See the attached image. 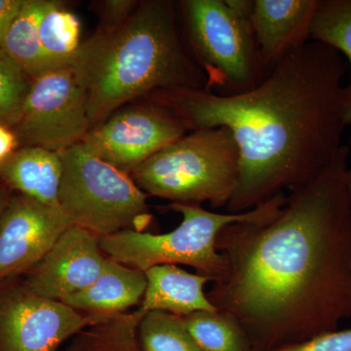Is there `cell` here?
<instances>
[{
  "label": "cell",
  "mask_w": 351,
  "mask_h": 351,
  "mask_svg": "<svg viewBox=\"0 0 351 351\" xmlns=\"http://www.w3.org/2000/svg\"><path fill=\"white\" fill-rule=\"evenodd\" d=\"M32 82L0 49V124L12 125L19 115Z\"/></svg>",
  "instance_id": "603a6c76"
},
{
  "label": "cell",
  "mask_w": 351,
  "mask_h": 351,
  "mask_svg": "<svg viewBox=\"0 0 351 351\" xmlns=\"http://www.w3.org/2000/svg\"><path fill=\"white\" fill-rule=\"evenodd\" d=\"M63 175L58 202L71 225L94 235L108 237L151 225L149 195L131 176L101 160L78 143L61 152Z\"/></svg>",
  "instance_id": "52a82bcc"
},
{
  "label": "cell",
  "mask_w": 351,
  "mask_h": 351,
  "mask_svg": "<svg viewBox=\"0 0 351 351\" xmlns=\"http://www.w3.org/2000/svg\"><path fill=\"white\" fill-rule=\"evenodd\" d=\"M80 22L57 1H49L39 23L44 52L58 68H71L80 45Z\"/></svg>",
  "instance_id": "ffe728a7"
},
{
  "label": "cell",
  "mask_w": 351,
  "mask_h": 351,
  "mask_svg": "<svg viewBox=\"0 0 351 351\" xmlns=\"http://www.w3.org/2000/svg\"><path fill=\"white\" fill-rule=\"evenodd\" d=\"M319 0H252L250 23L267 73L289 53L311 40Z\"/></svg>",
  "instance_id": "4fadbf2b"
},
{
  "label": "cell",
  "mask_w": 351,
  "mask_h": 351,
  "mask_svg": "<svg viewBox=\"0 0 351 351\" xmlns=\"http://www.w3.org/2000/svg\"><path fill=\"white\" fill-rule=\"evenodd\" d=\"M348 156L343 145L277 213L219 233L217 250L228 270L207 298L239 321L255 351L337 331L351 318Z\"/></svg>",
  "instance_id": "6da1fadb"
},
{
  "label": "cell",
  "mask_w": 351,
  "mask_h": 351,
  "mask_svg": "<svg viewBox=\"0 0 351 351\" xmlns=\"http://www.w3.org/2000/svg\"><path fill=\"white\" fill-rule=\"evenodd\" d=\"M143 351H201L182 316L149 311L138 327Z\"/></svg>",
  "instance_id": "7402d4cb"
},
{
  "label": "cell",
  "mask_w": 351,
  "mask_h": 351,
  "mask_svg": "<svg viewBox=\"0 0 351 351\" xmlns=\"http://www.w3.org/2000/svg\"><path fill=\"white\" fill-rule=\"evenodd\" d=\"M99 239L84 228L69 226L43 260L22 276L25 285L39 297L58 302L89 287L108 260Z\"/></svg>",
  "instance_id": "7c38bea8"
},
{
  "label": "cell",
  "mask_w": 351,
  "mask_h": 351,
  "mask_svg": "<svg viewBox=\"0 0 351 351\" xmlns=\"http://www.w3.org/2000/svg\"><path fill=\"white\" fill-rule=\"evenodd\" d=\"M184 322L201 351H255L237 319L223 311H197Z\"/></svg>",
  "instance_id": "44dd1931"
},
{
  "label": "cell",
  "mask_w": 351,
  "mask_h": 351,
  "mask_svg": "<svg viewBox=\"0 0 351 351\" xmlns=\"http://www.w3.org/2000/svg\"><path fill=\"white\" fill-rule=\"evenodd\" d=\"M63 175L59 152L36 145H25L0 163V182L13 193H20L47 206L58 202Z\"/></svg>",
  "instance_id": "5bb4252c"
},
{
  "label": "cell",
  "mask_w": 351,
  "mask_h": 351,
  "mask_svg": "<svg viewBox=\"0 0 351 351\" xmlns=\"http://www.w3.org/2000/svg\"><path fill=\"white\" fill-rule=\"evenodd\" d=\"M287 201L281 193L250 211L219 214L203 209L201 205L171 203V210L182 216L181 225L163 234L124 232L101 237V250L107 257L127 267L147 271L161 265H186L197 274L219 282L226 276L228 265L217 250V239L226 226L257 221L277 213Z\"/></svg>",
  "instance_id": "5b68a950"
},
{
  "label": "cell",
  "mask_w": 351,
  "mask_h": 351,
  "mask_svg": "<svg viewBox=\"0 0 351 351\" xmlns=\"http://www.w3.org/2000/svg\"><path fill=\"white\" fill-rule=\"evenodd\" d=\"M348 195H350V198L351 201V169L348 170Z\"/></svg>",
  "instance_id": "f1b7e54d"
},
{
  "label": "cell",
  "mask_w": 351,
  "mask_h": 351,
  "mask_svg": "<svg viewBox=\"0 0 351 351\" xmlns=\"http://www.w3.org/2000/svg\"><path fill=\"white\" fill-rule=\"evenodd\" d=\"M12 193L13 191L10 189L7 188L5 184L0 182V216H1L2 212H3L4 208L6 207Z\"/></svg>",
  "instance_id": "83f0119b"
},
{
  "label": "cell",
  "mask_w": 351,
  "mask_h": 351,
  "mask_svg": "<svg viewBox=\"0 0 351 351\" xmlns=\"http://www.w3.org/2000/svg\"><path fill=\"white\" fill-rule=\"evenodd\" d=\"M113 314L80 313L32 292L22 276L0 282V351H58L64 341Z\"/></svg>",
  "instance_id": "9c48e42d"
},
{
  "label": "cell",
  "mask_w": 351,
  "mask_h": 351,
  "mask_svg": "<svg viewBox=\"0 0 351 351\" xmlns=\"http://www.w3.org/2000/svg\"><path fill=\"white\" fill-rule=\"evenodd\" d=\"M311 40L341 53L350 69L346 85V124L351 125V0H319L311 27Z\"/></svg>",
  "instance_id": "d6986e66"
},
{
  "label": "cell",
  "mask_w": 351,
  "mask_h": 351,
  "mask_svg": "<svg viewBox=\"0 0 351 351\" xmlns=\"http://www.w3.org/2000/svg\"><path fill=\"white\" fill-rule=\"evenodd\" d=\"M25 0H0V48L9 27L24 5Z\"/></svg>",
  "instance_id": "484cf974"
},
{
  "label": "cell",
  "mask_w": 351,
  "mask_h": 351,
  "mask_svg": "<svg viewBox=\"0 0 351 351\" xmlns=\"http://www.w3.org/2000/svg\"><path fill=\"white\" fill-rule=\"evenodd\" d=\"M348 64L326 44L309 40L289 53L249 91L159 90L152 101L189 131L223 127L239 149L240 181L228 214L250 211L304 186L343 147Z\"/></svg>",
  "instance_id": "7a4b0ae2"
},
{
  "label": "cell",
  "mask_w": 351,
  "mask_h": 351,
  "mask_svg": "<svg viewBox=\"0 0 351 351\" xmlns=\"http://www.w3.org/2000/svg\"><path fill=\"white\" fill-rule=\"evenodd\" d=\"M205 90L249 91L267 75L250 23L252 0H184L179 3Z\"/></svg>",
  "instance_id": "8992f818"
},
{
  "label": "cell",
  "mask_w": 351,
  "mask_h": 351,
  "mask_svg": "<svg viewBox=\"0 0 351 351\" xmlns=\"http://www.w3.org/2000/svg\"><path fill=\"white\" fill-rule=\"evenodd\" d=\"M189 131L181 119L151 101L120 108L88 132L82 143L101 160L131 175Z\"/></svg>",
  "instance_id": "30bf717a"
},
{
  "label": "cell",
  "mask_w": 351,
  "mask_h": 351,
  "mask_svg": "<svg viewBox=\"0 0 351 351\" xmlns=\"http://www.w3.org/2000/svg\"><path fill=\"white\" fill-rule=\"evenodd\" d=\"M19 140L10 127L0 124V163L17 151Z\"/></svg>",
  "instance_id": "4316f807"
},
{
  "label": "cell",
  "mask_w": 351,
  "mask_h": 351,
  "mask_svg": "<svg viewBox=\"0 0 351 351\" xmlns=\"http://www.w3.org/2000/svg\"><path fill=\"white\" fill-rule=\"evenodd\" d=\"M147 286L141 307L188 316L197 311H218L208 300L205 284L211 279L189 274L175 265H156L145 271Z\"/></svg>",
  "instance_id": "9a60e30c"
},
{
  "label": "cell",
  "mask_w": 351,
  "mask_h": 351,
  "mask_svg": "<svg viewBox=\"0 0 351 351\" xmlns=\"http://www.w3.org/2000/svg\"><path fill=\"white\" fill-rule=\"evenodd\" d=\"M71 226L61 208L13 193L0 216V282L24 276Z\"/></svg>",
  "instance_id": "8fae6325"
},
{
  "label": "cell",
  "mask_w": 351,
  "mask_h": 351,
  "mask_svg": "<svg viewBox=\"0 0 351 351\" xmlns=\"http://www.w3.org/2000/svg\"><path fill=\"white\" fill-rule=\"evenodd\" d=\"M147 286L145 272L108 257L101 276L89 287L62 302L87 313H122L142 302Z\"/></svg>",
  "instance_id": "2e32d148"
},
{
  "label": "cell",
  "mask_w": 351,
  "mask_h": 351,
  "mask_svg": "<svg viewBox=\"0 0 351 351\" xmlns=\"http://www.w3.org/2000/svg\"><path fill=\"white\" fill-rule=\"evenodd\" d=\"M130 176L149 196L226 207L239 184V147L223 127L198 129L156 152Z\"/></svg>",
  "instance_id": "277c9868"
},
{
  "label": "cell",
  "mask_w": 351,
  "mask_h": 351,
  "mask_svg": "<svg viewBox=\"0 0 351 351\" xmlns=\"http://www.w3.org/2000/svg\"><path fill=\"white\" fill-rule=\"evenodd\" d=\"M350 145H351V140H350Z\"/></svg>",
  "instance_id": "f546056e"
},
{
  "label": "cell",
  "mask_w": 351,
  "mask_h": 351,
  "mask_svg": "<svg viewBox=\"0 0 351 351\" xmlns=\"http://www.w3.org/2000/svg\"><path fill=\"white\" fill-rule=\"evenodd\" d=\"M269 351H351V329L326 332L302 343Z\"/></svg>",
  "instance_id": "cb8c5ba5"
},
{
  "label": "cell",
  "mask_w": 351,
  "mask_h": 351,
  "mask_svg": "<svg viewBox=\"0 0 351 351\" xmlns=\"http://www.w3.org/2000/svg\"><path fill=\"white\" fill-rule=\"evenodd\" d=\"M47 3L48 0H25L0 48L32 80L60 69L44 52L39 36Z\"/></svg>",
  "instance_id": "e0dca14e"
},
{
  "label": "cell",
  "mask_w": 351,
  "mask_h": 351,
  "mask_svg": "<svg viewBox=\"0 0 351 351\" xmlns=\"http://www.w3.org/2000/svg\"><path fill=\"white\" fill-rule=\"evenodd\" d=\"M10 128L19 142L59 154L82 143L91 125L87 94L73 69H56L32 80Z\"/></svg>",
  "instance_id": "ba28073f"
},
{
  "label": "cell",
  "mask_w": 351,
  "mask_h": 351,
  "mask_svg": "<svg viewBox=\"0 0 351 351\" xmlns=\"http://www.w3.org/2000/svg\"><path fill=\"white\" fill-rule=\"evenodd\" d=\"M71 69L86 92L91 129L140 97L206 85L166 0L140 2L125 21L82 43Z\"/></svg>",
  "instance_id": "3957f363"
},
{
  "label": "cell",
  "mask_w": 351,
  "mask_h": 351,
  "mask_svg": "<svg viewBox=\"0 0 351 351\" xmlns=\"http://www.w3.org/2000/svg\"><path fill=\"white\" fill-rule=\"evenodd\" d=\"M145 314L141 306L133 313L113 314L75 335L66 351H143L138 327Z\"/></svg>",
  "instance_id": "ac0fdd59"
},
{
  "label": "cell",
  "mask_w": 351,
  "mask_h": 351,
  "mask_svg": "<svg viewBox=\"0 0 351 351\" xmlns=\"http://www.w3.org/2000/svg\"><path fill=\"white\" fill-rule=\"evenodd\" d=\"M137 1L110 0L105 2L106 27H110L125 21L137 7Z\"/></svg>",
  "instance_id": "d4e9b609"
}]
</instances>
